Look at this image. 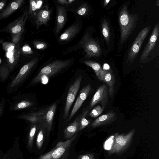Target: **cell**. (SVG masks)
<instances>
[{"label":"cell","mask_w":159,"mask_h":159,"mask_svg":"<svg viewBox=\"0 0 159 159\" xmlns=\"http://www.w3.org/2000/svg\"><path fill=\"white\" fill-rule=\"evenodd\" d=\"M135 132V129H133L126 134H115L112 146L108 151L109 154H119L126 150L129 146Z\"/></svg>","instance_id":"4"},{"label":"cell","mask_w":159,"mask_h":159,"mask_svg":"<svg viewBox=\"0 0 159 159\" xmlns=\"http://www.w3.org/2000/svg\"><path fill=\"white\" fill-rule=\"evenodd\" d=\"M33 44L35 48L39 50H44L47 47V44L43 42L35 41L33 43Z\"/></svg>","instance_id":"33"},{"label":"cell","mask_w":159,"mask_h":159,"mask_svg":"<svg viewBox=\"0 0 159 159\" xmlns=\"http://www.w3.org/2000/svg\"><path fill=\"white\" fill-rule=\"evenodd\" d=\"M117 116L116 113L113 111L107 112L97 118L91 124L92 127L111 124L116 120Z\"/></svg>","instance_id":"18"},{"label":"cell","mask_w":159,"mask_h":159,"mask_svg":"<svg viewBox=\"0 0 159 159\" xmlns=\"http://www.w3.org/2000/svg\"><path fill=\"white\" fill-rule=\"evenodd\" d=\"M151 28V26H148L143 29L139 32L128 51L127 64L129 63L130 65L134 61Z\"/></svg>","instance_id":"8"},{"label":"cell","mask_w":159,"mask_h":159,"mask_svg":"<svg viewBox=\"0 0 159 159\" xmlns=\"http://www.w3.org/2000/svg\"><path fill=\"white\" fill-rule=\"evenodd\" d=\"M88 7L87 3H85L81 6L77 11V13L79 15L83 16L88 12Z\"/></svg>","instance_id":"32"},{"label":"cell","mask_w":159,"mask_h":159,"mask_svg":"<svg viewBox=\"0 0 159 159\" xmlns=\"http://www.w3.org/2000/svg\"><path fill=\"white\" fill-rule=\"evenodd\" d=\"M105 108L98 105L89 113V115L92 118L96 117L102 113Z\"/></svg>","instance_id":"30"},{"label":"cell","mask_w":159,"mask_h":159,"mask_svg":"<svg viewBox=\"0 0 159 159\" xmlns=\"http://www.w3.org/2000/svg\"><path fill=\"white\" fill-rule=\"evenodd\" d=\"M51 11L47 6H44L37 13L35 23L37 27L46 24L50 17Z\"/></svg>","instance_id":"20"},{"label":"cell","mask_w":159,"mask_h":159,"mask_svg":"<svg viewBox=\"0 0 159 159\" xmlns=\"http://www.w3.org/2000/svg\"><path fill=\"white\" fill-rule=\"evenodd\" d=\"M79 126V117L76 118L73 122L65 128L64 134L66 139L71 138L78 131Z\"/></svg>","instance_id":"24"},{"label":"cell","mask_w":159,"mask_h":159,"mask_svg":"<svg viewBox=\"0 0 159 159\" xmlns=\"http://www.w3.org/2000/svg\"><path fill=\"white\" fill-rule=\"evenodd\" d=\"M91 89V86L90 84H89L85 86L81 89L74 105L70 115L68 117L67 120L68 122L70 121L81 106L84 101L86 100L90 93Z\"/></svg>","instance_id":"13"},{"label":"cell","mask_w":159,"mask_h":159,"mask_svg":"<svg viewBox=\"0 0 159 159\" xmlns=\"http://www.w3.org/2000/svg\"><path fill=\"white\" fill-rule=\"evenodd\" d=\"M156 6H159V1L158 0H157L156 1Z\"/></svg>","instance_id":"42"},{"label":"cell","mask_w":159,"mask_h":159,"mask_svg":"<svg viewBox=\"0 0 159 159\" xmlns=\"http://www.w3.org/2000/svg\"><path fill=\"white\" fill-rule=\"evenodd\" d=\"M38 125L36 124H31L28 136V145L31 149L33 144L34 138Z\"/></svg>","instance_id":"29"},{"label":"cell","mask_w":159,"mask_h":159,"mask_svg":"<svg viewBox=\"0 0 159 159\" xmlns=\"http://www.w3.org/2000/svg\"><path fill=\"white\" fill-rule=\"evenodd\" d=\"M24 0H15L10 2L0 13V20L7 18L16 10L20 8L23 4Z\"/></svg>","instance_id":"19"},{"label":"cell","mask_w":159,"mask_h":159,"mask_svg":"<svg viewBox=\"0 0 159 159\" xmlns=\"http://www.w3.org/2000/svg\"><path fill=\"white\" fill-rule=\"evenodd\" d=\"M28 15L27 11H24L20 17L6 26L3 31L10 33L11 35L23 32Z\"/></svg>","instance_id":"10"},{"label":"cell","mask_w":159,"mask_h":159,"mask_svg":"<svg viewBox=\"0 0 159 159\" xmlns=\"http://www.w3.org/2000/svg\"><path fill=\"white\" fill-rule=\"evenodd\" d=\"M88 113V110H86L82 113L81 116L79 117V126L78 131L84 129L89 123V121L87 120L86 117Z\"/></svg>","instance_id":"28"},{"label":"cell","mask_w":159,"mask_h":159,"mask_svg":"<svg viewBox=\"0 0 159 159\" xmlns=\"http://www.w3.org/2000/svg\"><path fill=\"white\" fill-rule=\"evenodd\" d=\"M75 135L71 139L65 142H60L51 151V159H59L64 153L66 150L70 146L73 140L76 138Z\"/></svg>","instance_id":"17"},{"label":"cell","mask_w":159,"mask_h":159,"mask_svg":"<svg viewBox=\"0 0 159 159\" xmlns=\"http://www.w3.org/2000/svg\"><path fill=\"white\" fill-rule=\"evenodd\" d=\"M100 81L106 83L109 87V94L112 98L115 90L116 79L115 75L111 70H102L100 77Z\"/></svg>","instance_id":"16"},{"label":"cell","mask_w":159,"mask_h":159,"mask_svg":"<svg viewBox=\"0 0 159 159\" xmlns=\"http://www.w3.org/2000/svg\"><path fill=\"white\" fill-rule=\"evenodd\" d=\"M57 108V103H54L43 110V123L47 129V139L49 137L51 130L52 122Z\"/></svg>","instance_id":"15"},{"label":"cell","mask_w":159,"mask_h":159,"mask_svg":"<svg viewBox=\"0 0 159 159\" xmlns=\"http://www.w3.org/2000/svg\"><path fill=\"white\" fill-rule=\"evenodd\" d=\"M66 12L64 7L58 6L57 7L56 25L55 33L58 34L64 27L66 20Z\"/></svg>","instance_id":"21"},{"label":"cell","mask_w":159,"mask_h":159,"mask_svg":"<svg viewBox=\"0 0 159 159\" xmlns=\"http://www.w3.org/2000/svg\"><path fill=\"white\" fill-rule=\"evenodd\" d=\"M108 98L107 86L104 84L100 85L90 101V108L98 103H100L102 106L105 107L108 102Z\"/></svg>","instance_id":"12"},{"label":"cell","mask_w":159,"mask_h":159,"mask_svg":"<svg viewBox=\"0 0 159 159\" xmlns=\"http://www.w3.org/2000/svg\"><path fill=\"white\" fill-rule=\"evenodd\" d=\"M39 60L38 58L32 59L11 77L7 88V94H11L16 92L22 86Z\"/></svg>","instance_id":"2"},{"label":"cell","mask_w":159,"mask_h":159,"mask_svg":"<svg viewBox=\"0 0 159 159\" xmlns=\"http://www.w3.org/2000/svg\"><path fill=\"white\" fill-rule=\"evenodd\" d=\"M77 159H95L93 153H88L78 156Z\"/></svg>","instance_id":"37"},{"label":"cell","mask_w":159,"mask_h":159,"mask_svg":"<svg viewBox=\"0 0 159 159\" xmlns=\"http://www.w3.org/2000/svg\"><path fill=\"white\" fill-rule=\"evenodd\" d=\"M36 145L38 148H41L44 140L47 139V129L44 123H42L38 126Z\"/></svg>","instance_id":"23"},{"label":"cell","mask_w":159,"mask_h":159,"mask_svg":"<svg viewBox=\"0 0 159 159\" xmlns=\"http://www.w3.org/2000/svg\"><path fill=\"white\" fill-rule=\"evenodd\" d=\"M25 93H19L12 96L9 101L8 109L10 112L27 109L33 107L34 102Z\"/></svg>","instance_id":"6"},{"label":"cell","mask_w":159,"mask_h":159,"mask_svg":"<svg viewBox=\"0 0 159 159\" xmlns=\"http://www.w3.org/2000/svg\"><path fill=\"white\" fill-rule=\"evenodd\" d=\"M44 111L41 110L31 113L24 112L15 116L16 118L23 119L29 121L31 124L39 125L43 123Z\"/></svg>","instance_id":"14"},{"label":"cell","mask_w":159,"mask_h":159,"mask_svg":"<svg viewBox=\"0 0 159 159\" xmlns=\"http://www.w3.org/2000/svg\"><path fill=\"white\" fill-rule=\"evenodd\" d=\"M7 101V99L4 97L0 101V118L2 117L4 114Z\"/></svg>","instance_id":"35"},{"label":"cell","mask_w":159,"mask_h":159,"mask_svg":"<svg viewBox=\"0 0 159 159\" xmlns=\"http://www.w3.org/2000/svg\"><path fill=\"white\" fill-rule=\"evenodd\" d=\"M79 43L85 53V57H98L100 56L101 49L98 43L88 32L85 33Z\"/></svg>","instance_id":"5"},{"label":"cell","mask_w":159,"mask_h":159,"mask_svg":"<svg viewBox=\"0 0 159 159\" xmlns=\"http://www.w3.org/2000/svg\"><path fill=\"white\" fill-rule=\"evenodd\" d=\"M67 1L68 4H70L72 3L73 2L75 1V0H68Z\"/></svg>","instance_id":"41"},{"label":"cell","mask_w":159,"mask_h":159,"mask_svg":"<svg viewBox=\"0 0 159 159\" xmlns=\"http://www.w3.org/2000/svg\"><path fill=\"white\" fill-rule=\"evenodd\" d=\"M138 16L130 13L126 5L121 8L119 16L120 28V42L123 43L127 39L136 26Z\"/></svg>","instance_id":"1"},{"label":"cell","mask_w":159,"mask_h":159,"mask_svg":"<svg viewBox=\"0 0 159 159\" xmlns=\"http://www.w3.org/2000/svg\"><path fill=\"white\" fill-rule=\"evenodd\" d=\"M102 33L107 44L109 43L110 33L107 21L104 19L102 24Z\"/></svg>","instance_id":"27"},{"label":"cell","mask_w":159,"mask_h":159,"mask_svg":"<svg viewBox=\"0 0 159 159\" xmlns=\"http://www.w3.org/2000/svg\"><path fill=\"white\" fill-rule=\"evenodd\" d=\"M23 32H20L12 35V43L16 45H18Z\"/></svg>","instance_id":"34"},{"label":"cell","mask_w":159,"mask_h":159,"mask_svg":"<svg viewBox=\"0 0 159 159\" xmlns=\"http://www.w3.org/2000/svg\"><path fill=\"white\" fill-rule=\"evenodd\" d=\"M11 72L7 64L1 66L0 67V81H6Z\"/></svg>","instance_id":"26"},{"label":"cell","mask_w":159,"mask_h":159,"mask_svg":"<svg viewBox=\"0 0 159 159\" xmlns=\"http://www.w3.org/2000/svg\"><path fill=\"white\" fill-rule=\"evenodd\" d=\"M3 159H10V158H9V157H3Z\"/></svg>","instance_id":"43"},{"label":"cell","mask_w":159,"mask_h":159,"mask_svg":"<svg viewBox=\"0 0 159 159\" xmlns=\"http://www.w3.org/2000/svg\"><path fill=\"white\" fill-rule=\"evenodd\" d=\"M110 0H105L103 3V5L104 7L106 6L110 2Z\"/></svg>","instance_id":"40"},{"label":"cell","mask_w":159,"mask_h":159,"mask_svg":"<svg viewBox=\"0 0 159 159\" xmlns=\"http://www.w3.org/2000/svg\"><path fill=\"white\" fill-rule=\"evenodd\" d=\"M2 45L6 53L7 64L12 72L17 65L20 53L19 46L8 42L3 43Z\"/></svg>","instance_id":"9"},{"label":"cell","mask_w":159,"mask_h":159,"mask_svg":"<svg viewBox=\"0 0 159 159\" xmlns=\"http://www.w3.org/2000/svg\"><path fill=\"white\" fill-rule=\"evenodd\" d=\"M80 26L78 23H75L68 28L59 37V41H68L79 32Z\"/></svg>","instance_id":"22"},{"label":"cell","mask_w":159,"mask_h":159,"mask_svg":"<svg viewBox=\"0 0 159 159\" xmlns=\"http://www.w3.org/2000/svg\"><path fill=\"white\" fill-rule=\"evenodd\" d=\"M58 3L62 5H65L66 6L68 5V1L67 0H58Z\"/></svg>","instance_id":"39"},{"label":"cell","mask_w":159,"mask_h":159,"mask_svg":"<svg viewBox=\"0 0 159 159\" xmlns=\"http://www.w3.org/2000/svg\"><path fill=\"white\" fill-rule=\"evenodd\" d=\"M86 65L91 67L94 70L96 76L100 81V77L102 69L99 63L91 60H85L83 61Z\"/></svg>","instance_id":"25"},{"label":"cell","mask_w":159,"mask_h":159,"mask_svg":"<svg viewBox=\"0 0 159 159\" xmlns=\"http://www.w3.org/2000/svg\"><path fill=\"white\" fill-rule=\"evenodd\" d=\"M72 59L64 60L54 61L43 67L39 73L29 83L27 87H29L39 82L45 76L50 77L69 66L72 62Z\"/></svg>","instance_id":"3"},{"label":"cell","mask_w":159,"mask_h":159,"mask_svg":"<svg viewBox=\"0 0 159 159\" xmlns=\"http://www.w3.org/2000/svg\"><path fill=\"white\" fill-rule=\"evenodd\" d=\"M22 50L24 54L27 55H31L33 53V51L29 45H25L22 47Z\"/></svg>","instance_id":"36"},{"label":"cell","mask_w":159,"mask_h":159,"mask_svg":"<svg viewBox=\"0 0 159 159\" xmlns=\"http://www.w3.org/2000/svg\"><path fill=\"white\" fill-rule=\"evenodd\" d=\"M82 77L79 76L70 86L67 94L64 111V116L66 117L80 89Z\"/></svg>","instance_id":"11"},{"label":"cell","mask_w":159,"mask_h":159,"mask_svg":"<svg viewBox=\"0 0 159 159\" xmlns=\"http://www.w3.org/2000/svg\"><path fill=\"white\" fill-rule=\"evenodd\" d=\"M159 35L158 22L155 25L150 38L141 54L140 60V63H146L152 59L153 53L154 54V50L158 43Z\"/></svg>","instance_id":"7"},{"label":"cell","mask_w":159,"mask_h":159,"mask_svg":"<svg viewBox=\"0 0 159 159\" xmlns=\"http://www.w3.org/2000/svg\"><path fill=\"white\" fill-rule=\"evenodd\" d=\"M7 0H2L0 1V12H1L6 5Z\"/></svg>","instance_id":"38"},{"label":"cell","mask_w":159,"mask_h":159,"mask_svg":"<svg viewBox=\"0 0 159 159\" xmlns=\"http://www.w3.org/2000/svg\"><path fill=\"white\" fill-rule=\"evenodd\" d=\"M29 3L30 7L28 13L29 15H32L38 9L37 0H30Z\"/></svg>","instance_id":"31"}]
</instances>
